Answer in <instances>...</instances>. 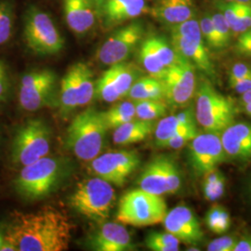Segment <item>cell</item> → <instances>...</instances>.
Masks as SVG:
<instances>
[{
    "instance_id": "cell-1",
    "label": "cell",
    "mask_w": 251,
    "mask_h": 251,
    "mask_svg": "<svg viewBox=\"0 0 251 251\" xmlns=\"http://www.w3.org/2000/svg\"><path fill=\"white\" fill-rule=\"evenodd\" d=\"M72 231L68 216L49 206L35 212H15L5 240L19 251H63L69 247Z\"/></svg>"
},
{
    "instance_id": "cell-2",
    "label": "cell",
    "mask_w": 251,
    "mask_h": 251,
    "mask_svg": "<svg viewBox=\"0 0 251 251\" xmlns=\"http://www.w3.org/2000/svg\"><path fill=\"white\" fill-rule=\"evenodd\" d=\"M108 130L101 112L89 108L73 119L67 128L66 145L78 159L90 162L102 151Z\"/></svg>"
},
{
    "instance_id": "cell-3",
    "label": "cell",
    "mask_w": 251,
    "mask_h": 251,
    "mask_svg": "<svg viewBox=\"0 0 251 251\" xmlns=\"http://www.w3.org/2000/svg\"><path fill=\"white\" fill-rule=\"evenodd\" d=\"M65 173V166L59 157L49 156L23 167L14 181L20 197L35 201L50 196L59 186Z\"/></svg>"
},
{
    "instance_id": "cell-4",
    "label": "cell",
    "mask_w": 251,
    "mask_h": 251,
    "mask_svg": "<svg viewBox=\"0 0 251 251\" xmlns=\"http://www.w3.org/2000/svg\"><path fill=\"white\" fill-rule=\"evenodd\" d=\"M195 115L206 132L221 135L234 123L237 114L233 100L221 94L208 81H202L196 90Z\"/></svg>"
},
{
    "instance_id": "cell-5",
    "label": "cell",
    "mask_w": 251,
    "mask_h": 251,
    "mask_svg": "<svg viewBox=\"0 0 251 251\" xmlns=\"http://www.w3.org/2000/svg\"><path fill=\"white\" fill-rule=\"evenodd\" d=\"M116 192L106 180L94 177L79 182L70 198L73 209L86 219L103 224L116 204Z\"/></svg>"
},
{
    "instance_id": "cell-6",
    "label": "cell",
    "mask_w": 251,
    "mask_h": 251,
    "mask_svg": "<svg viewBox=\"0 0 251 251\" xmlns=\"http://www.w3.org/2000/svg\"><path fill=\"white\" fill-rule=\"evenodd\" d=\"M167 213V204L163 197L143 189H135L120 198L117 221L123 225L146 227L162 224Z\"/></svg>"
},
{
    "instance_id": "cell-7",
    "label": "cell",
    "mask_w": 251,
    "mask_h": 251,
    "mask_svg": "<svg viewBox=\"0 0 251 251\" xmlns=\"http://www.w3.org/2000/svg\"><path fill=\"white\" fill-rule=\"evenodd\" d=\"M24 38L29 50L41 56L60 53L65 44L50 15L36 6L29 7L25 13Z\"/></svg>"
},
{
    "instance_id": "cell-8",
    "label": "cell",
    "mask_w": 251,
    "mask_h": 251,
    "mask_svg": "<svg viewBox=\"0 0 251 251\" xmlns=\"http://www.w3.org/2000/svg\"><path fill=\"white\" fill-rule=\"evenodd\" d=\"M52 132L44 120L31 119L21 126L11 146V160L22 167L49 155L51 148Z\"/></svg>"
},
{
    "instance_id": "cell-9",
    "label": "cell",
    "mask_w": 251,
    "mask_h": 251,
    "mask_svg": "<svg viewBox=\"0 0 251 251\" xmlns=\"http://www.w3.org/2000/svg\"><path fill=\"white\" fill-rule=\"evenodd\" d=\"M179 166L168 155H159L149 162L139 179V187L156 196L174 195L181 188Z\"/></svg>"
},
{
    "instance_id": "cell-10",
    "label": "cell",
    "mask_w": 251,
    "mask_h": 251,
    "mask_svg": "<svg viewBox=\"0 0 251 251\" xmlns=\"http://www.w3.org/2000/svg\"><path fill=\"white\" fill-rule=\"evenodd\" d=\"M57 75L50 69H40L26 73L23 75L19 102L27 112H36L52 104L55 97Z\"/></svg>"
},
{
    "instance_id": "cell-11",
    "label": "cell",
    "mask_w": 251,
    "mask_h": 251,
    "mask_svg": "<svg viewBox=\"0 0 251 251\" xmlns=\"http://www.w3.org/2000/svg\"><path fill=\"white\" fill-rule=\"evenodd\" d=\"M164 100L173 108L187 107L196 93L195 66L180 57L179 61L168 68L162 79Z\"/></svg>"
},
{
    "instance_id": "cell-12",
    "label": "cell",
    "mask_w": 251,
    "mask_h": 251,
    "mask_svg": "<svg viewBox=\"0 0 251 251\" xmlns=\"http://www.w3.org/2000/svg\"><path fill=\"white\" fill-rule=\"evenodd\" d=\"M144 33L141 22H134L116 30L100 47L96 53L97 61L107 66L124 63L140 44Z\"/></svg>"
},
{
    "instance_id": "cell-13",
    "label": "cell",
    "mask_w": 251,
    "mask_h": 251,
    "mask_svg": "<svg viewBox=\"0 0 251 251\" xmlns=\"http://www.w3.org/2000/svg\"><path fill=\"white\" fill-rule=\"evenodd\" d=\"M141 164L139 153L120 150L105 152L90 161V170L96 177L116 186H123Z\"/></svg>"
},
{
    "instance_id": "cell-14",
    "label": "cell",
    "mask_w": 251,
    "mask_h": 251,
    "mask_svg": "<svg viewBox=\"0 0 251 251\" xmlns=\"http://www.w3.org/2000/svg\"><path fill=\"white\" fill-rule=\"evenodd\" d=\"M138 78L137 68L131 63L124 62L111 65L95 83V98L114 103L127 96Z\"/></svg>"
},
{
    "instance_id": "cell-15",
    "label": "cell",
    "mask_w": 251,
    "mask_h": 251,
    "mask_svg": "<svg viewBox=\"0 0 251 251\" xmlns=\"http://www.w3.org/2000/svg\"><path fill=\"white\" fill-rule=\"evenodd\" d=\"M187 145L190 166L198 176L215 170L227 157L221 137L216 133H198Z\"/></svg>"
},
{
    "instance_id": "cell-16",
    "label": "cell",
    "mask_w": 251,
    "mask_h": 251,
    "mask_svg": "<svg viewBox=\"0 0 251 251\" xmlns=\"http://www.w3.org/2000/svg\"><path fill=\"white\" fill-rule=\"evenodd\" d=\"M167 232L171 233L179 242L197 245L202 242L204 232L194 211L185 205L175 206L167 213L163 223Z\"/></svg>"
},
{
    "instance_id": "cell-17",
    "label": "cell",
    "mask_w": 251,
    "mask_h": 251,
    "mask_svg": "<svg viewBox=\"0 0 251 251\" xmlns=\"http://www.w3.org/2000/svg\"><path fill=\"white\" fill-rule=\"evenodd\" d=\"M90 248L96 251H134L129 232L124 225L117 223H103L90 239Z\"/></svg>"
},
{
    "instance_id": "cell-18",
    "label": "cell",
    "mask_w": 251,
    "mask_h": 251,
    "mask_svg": "<svg viewBox=\"0 0 251 251\" xmlns=\"http://www.w3.org/2000/svg\"><path fill=\"white\" fill-rule=\"evenodd\" d=\"M63 15L73 33L83 36L94 26L98 12L93 0H63Z\"/></svg>"
},
{
    "instance_id": "cell-19",
    "label": "cell",
    "mask_w": 251,
    "mask_h": 251,
    "mask_svg": "<svg viewBox=\"0 0 251 251\" xmlns=\"http://www.w3.org/2000/svg\"><path fill=\"white\" fill-rule=\"evenodd\" d=\"M226 156L237 161L251 160V124L233 123L221 134Z\"/></svg>"
},
{
    "instance_id": "cell-20",
    "label": "cell",
    "mask_w": 251,
    "mask_h": 251,
    "mask_svg": "<svg viewBox=\"0 0 251 251\" xmlns=\"http://www.w3.org/2000/svg\"><path fill=\"white\" fill-rule=\"evenodd\" d=\"M171 46L178 55L189 61L201 72L205 73L210 77L215 76V68L204 41H196L177 35H171Z\"/></svg>"
},
{
    "instance_id": "cell-21",
    "label": "cell",
    "mask_w": 251,
    "mask_h": 251,
    "mask_svg": "<svg viewBox=\"0 0 251 251\" xmlns=\"http://www.w3.org/2000/svg\"><path fill=\"white\" fill-rule=\"evenodd\" d=\"M148 10L144 0H107L100 11L106 26L137 18Z\"/></svg>"
},
{
    "instance_id": "cell-22",
    "label": "cell",
    "mask_w": 251,
    "mask_h": 251,
    "mask_svg": "<svg viewBox=\"0 0 251 251\" xmlns=\"http://www.w3.org/2000/svg\"><path fill=\"white\" fill-rule=\"evenodd\" d=\"M194 13L193 0H159L152 9L154 18L171 25L193 18Z\"/></svg>"
},
{
    "instance_id": "cell-23",
    "label": "cell",
    "mask_w": 251,
    "mask_h": 251,
    "mask_svg": "<svg viewBox=\"0 0 251 251\" xmlns=\"http://www.w3.org/2000/svg\"><path fill=\"white\" fill-rule=\"evenodd\" d=\"M197 125V119L193 108L188 107L175 116L162 117L154 126L155 144L164 147L173 135L189 126Z\"/></svg>"
},
{
    "instance_id": "cell-24",
    "label": "cell",
    "mask_w": 251,
    "mask_h": 251,
    "mask_svg": "<svg viewBox=\"0 0 251 251\" xmlns=\"http://www.w3.org/2000/svg\"><path fill=\"white\" fill-rule=\"evenodd\" d=\"M154 121L135 118L114 129L113 143L117 145H129L143 142L154 130Z\"/></svg>"
},
{
    "instance_id": "cell-25",
    "label": "cell",
    "mask_w": 251,
    "mask_h": 251,
    "mask_svg": "<svg viewBox=\"0 0 251 251\" xmlns=\"http://www.w3.org/2000/svg\"><path fill=\"white\" fill-rule=\"evenodd\" d=\"M60 113L63 117L69 115L79 107L78 103V90L76 84V71L75 66L73 64L64 75L60 83V90L58 94Z\"/></svg>"
},
{
    "instance_id": "cell-26",
    "label": "cell",
    "mask_w": 251,
    "mask_h": 251,
    "mask_svg": "<svg viewBox=\"0 0 251 251\" xmlns=\"http://www.w3.org/2000/svg\"><path fill=\"white\" fill-rule=\"evenodd\" d=\"M164 86L160 79L152 76L140 77L135 81L126 97L133 101L164 100Z\"/></svg>"
},
{
    "instance_id": "cell-27",
    "label": "cell",
    "mask_w": 251,
    "mask_h": 251,
    "mask_svg": "<svg viewBox=\"0 0 251 251\" xmlns=\"http://www.w3.org/2000/svg\"><path fill=\"white\" fill-rule=\"evenodd\" d=\"M75 66L76 71L79 107L86 106L95 98V82L93 80V74L86 63H75Z\"/></svg>"
},
{
    "instance_id": "cell-28",
    "label": "cell",
    "mask_w": 251,
    "mask_h": 251,
    "mask_svg": "<svg viewBox=\"0 0 251 251\" xmlns=\"http://www.w3.org/2000/svg\"><path fill=\"white\" fill-rule=\"evenodd\" d=\"M101 115L108 129H115L117 126L137 118L135 102L133 100L119 102L109 108L107 111L101 112Z\"/></svg>"
},
{
    "instance_id": "cell-29",
    "label": "cell",
    "mask_w": 251,
    "mask_h": 251,
    "mask_svg": "<svg viewBox=\"0 0 251 251\" xmlns=\"http://www.w3.org/2000/svg\"><path fill=\"white\" fill-rule=\"evenodd\" d=\"M139 58L140 62L143 64L146 72L154 78L162 80L165 76L168 68H166L161 61L159 60L156 52L152 48V43L149 39H145L141 44L140 51H139Z\"/></svg>"
},
{
    "instance_id": "cell-30",
    "label": "cell",
    "mask_w": 251,
    "mask_h": 251,
    "mask_svg": "<svg viewBox=\"0 0 251 251\" xmlns=\"http://www.w3.org/2000/svg\"><path fill=\"white\" fill-rule=\"evenodd\" d=\"M134 102L136 117L139 119L155 121L167 116L169 105L164 100H144Z\"/></svg>"
},
{
    "instance_id": "cell-31",
    "label": "cell",
    "mask_w": 251,
    "mask_h": 251,
    "mask_svg": "<svg viewBox=\"0 0 251 251\" xmlns=\"http://www.w3.org/2000/svg\"><path fill=\"white\" fill-rule=\"evenodd\" d=\"M15 9L10 0H0V46L6 44L12 36Z\"/></svg>"
},
{
    "instance_id": "cell-32",
    "label": "cell",
    "mask_w": 251,
    "mask_h": 251,
    "mask_svg": "<svg viewBox=\"0 0 251 251\" xmlns=\"http://www.w3.org/2000/svg\"><path fill=\"white\" fill-rule=\"evenodd\" d=\"M179 240L169 232H151L145 238V246L152 251H178Z\"/></svg>"
},
{
    "instance_id": "cell-33",
    "label": "cell",
    "mask_w": 251,
    "mask_h": 251,
    "mask_svg": "<svg viewBox=\"0 0 251 251\" xmlns=\"http://www.w3.org/2000/svg\"><path fill=\"white\" fill-rule=\"evenodd\" d=\"M149 39L154 51L166 68H170L180 59V56L177 54L173 47L164 37L153 36H150Z\"/></svg>"
},
{
    "instance_id": "cell-34",
    "label": "cell",
    "mask_w": 251,
    "mask_h": 251,
    "mask_svg": "<svg viewBox=\"0 0 251 251\" xmlns=\"http://www.w3.org/2000/svg\"><path fill=\"white\" fill-rule=\"evenodd\" d=\"M171 35H177L196 41H204L201 34L200 25L197 20L193 18L178 25H171Z\"/></svg>"
},
{
    "instance_id": "cell-35",
    "label": "cell",
    "mask_w": 251,
    "mask_h": 251,
    "mask_svg": "<svg viewBox=\"0 0 251 251\" xmlns=\"http://www.w3.org/2000/svg\"><path fill=\"white\" fill-rule=\"evenodd\" d=\"M198 134L197 125L189 126L170 138L164 147L171 149H180L187 145Z\"/></svg>"
},
{
    "instance_id": "cell-36",
    "label": "cell",
    "mask_w": 251,
    "mask_h": 251,
    "mask_svg": "<svg viewBox=\"0 0 251 251\" xmlns=\"http://www.w3.org/2000/svg\"><path fill=\"white\" fill-rule=\"evenodd\" d=\"M211 19L215 27L220 50H223L230 43L232 35L231 27L228 25L223 13H215Z\"/></svg>"
},
{
    "instance_id": "cell-37",
    "label": "cell",
    "mask_w": 251,
    "mask_h": 251,
    "mask_svg": "<svg viewBox=\"0 0 251 251\" xmlns=\"http://www.w3.org/2000/svg\"><path fill=\"white\" fill-rule=\"evenodd\" d=\"M199 25L203 39L206 41L207 46L213 50H220L218 36L211 17L205 16L201 20Z\"/></svg>"
},
{
    "instance_id": "cell-38",
    "label": "cell",
    "mask_w": 251,
    "mask_h": 251,
    "mask_svg": "<svg viewBox=\"0 0 251 251\" xmlns=\"http://www.w3.org/2000/svg\"><path fill=\"white\" fill-rule=\"evenodd\" d=\"M204 197L209 202H215L223 198L226 188V179L222 177L215 183H202Z\"/></svg>"
},
{
    "instance_id": "cell-39",
    "label": "cell",
    "mask_w": 251,
    "mask_h": 251,
    "mask_svg": "<svg viewBox=\"0 0 251 251\" xmlns=\"http://www.w3.org/2000/svg\"><path fill=\"white\" fill-rule=\"evenodd\" d=\"M251 28V3L245 4L240 15L235 24L231 27L233 35H241L244 32Z\"/></svg>"
},
{
    "instance_id": "cell-40",
    "label": "cell",
    "mask_w": 251,
    "mask_h": 251,
    "mask_svg": "<svg viewBox=\"0 0 251 251\" xmlns=\"http://www.w3.org/2000/svg\"><path fill=\"white\" fill-rule=\"evenodd\" d=\"M238 238L233 235H224L213 239L207 245L208 251H233Z\"/></svg>"
},
{
    "instance_id": "cell-41",
    "label": "cell",
    "mask_w": 251,
    "mask_h": 251,
    "mask_svg": "<svg viewBox=\"0 0 251 251\" xmlns=\"http://www.w3.org/2000/svg\"><path fill=\"white\" fill-rule=\"evenodd\" d=\"M245 4L237 3V2H228V4L222 5V9H224V16L227 21L230 27L233 26L235 24L238 16L240 15Z\"/></svg>"
},
{
    "instance_id": "cell-42",
    "label": "cell",
    "mask_w": 251,
    "mask_h": 251,
    "mask_svg": "<svg viewBox=\"0 0 251 251\" xmlns=\"http://www.w3.org/2000/svg\"><path fill=\"white\" fill-rule=\"evenodd\" d=\"M10 81H9L8 67L3 61H0V102L4 101L9 94Z\"/></svg>"
},
{
    "instance_id": "cell-43",
    "label": "cell",
    "mask_w": 251,
    "mask_h": 251,
    "mask_svg": "<svg viewBox=\"0 0 251 251\" xmlns=\"http://www.w3.org/2000/svg\"><path fill=\"white\" fill-rule=\"evenodd\" d=\"M223 208H224V206H220L218 204H214L210 206V208L208 209V211L206 213V218H205L206 227L212 233H214V231H215L216 226L219 222L220 215H221Z\"/></svg>"
},
{
    "instance_id": "cell-44",
    "label": "cell",
    "mask_w": 251,
    "mask_h": 251,
    "mask_svg": "<svg viewBox=\"0 0 251 251\" xmlns=\"http://www.w3.org/2000/svg\"><path fill=\"white\" fill-rule=\"evenodd\" d=\"M251 75V67L246 63H235L229 74V82Z\"/></svg>"
},
{
    "instance_id": "cell-45",
    "label": "cell",
    "mask_w": 251,
    "mask_h": 251,
    "mask_svg": "<svg viewBox=\"0 0 251 251\" xmlns=\"http://www.w3.org/2000/svg\"><path fill=\"white\" fill-rule=\"evenodd\" d=\"M230 227H231V217H230L229 212L227 211V209H225L224 207L221 212L220 219H219V222L216 226L214 233L223 234V233H226L230 229Z\"/></svg>"
},
{
    "instance_id": "cell-46",
    "label": "cell",
    "mask_w": 251,
    "mask_h": 251,
    "mask_svg": "<svg viewBox=\"0 0 251 251\" xmlns=\"http://www.w3.org/2000/svg\"><path fill=\"white\" fill-rule=\"evenodd\" d=\"M229 84L233 90H235L239 94H243L251 90V75L229 82Z\"/></svg>"
},
{
    "instance_id": "cell-47",
    "label": "cell",
    "mask_w": 251,
    "mask_h": 251,
    "mask_svg": "<svg viewBox=\"0 0 251 251\" xmlns=\"http://www.w3.org/2000/svg\"><path fill=\"white\" fill-rule=\"evenodd\" d=\"M236 53L242 56L251 57V40L250 41H238L235 44Z\"/></svg>"
},
{
    "instance_id": "cell-48",
    "label": "cell",
    "mask_w": 251,
    "mask_h": 251,
    "mask_svg": "<svg viewBox=\"0 0 251 251\" xmlns=\"http://www.w3.org/2000/svg\"><path fill=\"white\" fill-rule=\"evenodd\" d=\"M233 251H251V235H244L239 238Z\"/></svg>"
},
{
    "instance_id": "cell-49",
    "label": "cell",
    "mask_w": 251,
    "mask_h": 251,
    "mask_svg": "<svg viewBox=\"0 0 251 251\" xmlns=\"http://www.w3.org/2000/svg\"><path fill=\"white\" fill-rule=\"evenodd\" d=\"M241 101L245 112L251 117V90L241 94Z\"/></svg>"
},
{
    "instance_id": "cell-50",
    "label": "cell",
    "mask_w": 251,
    "mask_h": 251,
    "mask_svg": "<svg viewBox=\"0 0 251 251\" xmlns=\"http://www.w3.org/2000/svg\"><path fill=\"white\" fill-rule=\"evenodd\" d=\"M0 251H18L17 249L11 244L6 240H4L0 246Z\"/></svg>"
},
{
    "instance_id": "cell-51",
    "label": "cell",
    "mask_w": 251,
    "mask_h": 251,
    "mask_svg": "<svg viewBox=\"0 0 251 251\" xmlns=\"http://www.w3.org/2000/svg\"><path fill=\"white\" fill-rule=\"evenodd\" d=\"M237 40L238 41H250L251 40V28L242 33L241 35H239Z\"/></svg>"
},
{
    "instance_id": "cell-52",
    "label": "cell",
    "mask_w": 251,
    "mask_h": 251,
    "mask_svg": "<svg viewBox=\"0 0 251 251\" xmlns=\"http://www.w3.org/2000/svg\"><path fill=\"white\" fill-rule=\"evenodd\" d=\"M94 1V4L96 6V9H97V12H98V15L100 14V11L102 8V6L104 5V3L107 1V0H93Z\"/></svg>"
},
{
    "instance_id": "cell-53",
    "label": "cell",
    "mask_w": 251,
    "mask_h": 251,
    "mask_svg": "<svg viewBox=\"0 0 251 251\" xmlns=\"http://www.w3.org/2000/svg\"><path fill=\"white\" fill-rule=\"evenodd\" d=\"M187 251H199V249H192V248H191V249H187Z\"/></svg>"
},
{
    "instance_id": "cell-54",
    "label": "cell",
    "mask_w": 251,
    "mask_h": 251,
    "mask_svg": "<svg viewBox=\"0 0 251 251\" xmlns=\"http://www.w3.org/2000/svg\"><path fill=\"white\" fill-rule=\"evenodd\" d=\"M3 241H4V240L2 239V237H1V235H0V246H1V244L3 243Z\"/></svg>"
},
{
    "instance_id": "cell-55",
    "label": "cell",
    "mask_w": 251,
    "mask_h": 251,
    "mask_svg": "<svg viewBox=\"0 0 251 251\" xmlns=\"http://www.w3.org/2000/svg\"><path fill=\"white\" fill-rule=\"evenodd\" d=\"M250 192H251V185H250Z\"/></svg>"
}]
</instances>
